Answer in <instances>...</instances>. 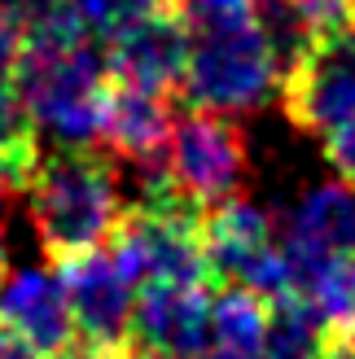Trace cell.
I'll return each mask as SVG.
<instances>
[{"instance_id":"1","label":"cell","mask_w":355,"mask_h":359,"mask_svg":"<svg viewBox=\"0 0 355 359\" xmlns=\"http://www.w3.org/2000/svg\"><path fill=\"white\" fill-rule=\"evenodd\" d=\"M27 210L53 267L114 241L123 224V158L105 145H66L44 154L27 180Z\"/></svg>"},{"instance_id":"2","label":"cell","mask_w":355,"mask_h":359,"mask_svg":"<svg viewBox=\"0 0 355 359\" xmlns=\"http://www.w3.org/2000/svg\"><path fill=\"white\" fill-rule=\"evenodd\" d=\"M13 83L40 132L66 145H101L105 101H110V62L97 40L27 44L13 62Z\"/></svg>"},{"instance_id":"3","label":"cell","mask_w":355,"mask_h":359,"mask_svg":"<svg viewBox=\"0 0 355 359\" xmlns=\"http://www.w3.org/2000/svg\"><path fill=\"white\" fill-rule=\"evenodd\" d=\"M189 27H193V44L180 83L185 101L193 110H215L233 118L259 110L286 75L259 18L237 13V18H210V22H189Z\"/></svg>"},{"instance_id":"4","label":"cell","mask_w":355,"mask_h":359,"mask_svg":"<svg viewBox=\"0 0 355 359\" xmlns=\"http://www.w3.org/2000/svg\"><path fill=\"white\" fill-rule=\"evenodd\" d=\"M206 255L220 290H250L263 302L298 294L286 259V228L272 210L246 197H228L206 210Z\"/></svg>"},{"instance_id":"5","label":"cell","mask_w":355,"mask_h":359,"mask_svg":"<svg viewBox=\"0 0 355 359\" xmlns=\"http://www.w3.org/2000/svg\"><path fill=\"white\" fill-rule=\"evenodd\" d=\"M110 250L123 259L140 290L145 285H215L202 206H128Z\"/></svg>"},{"instance_id":"6","label":"cell","mask_w":355,"mask_h":359,"mask_svg":"<svg viewBox=\"0 0 355 359\" xmlns=\"http://www.w3.org/2000/svg\"><path fill=\"white\" fill-rule=\"evenodd\" d=\"M163 167L175 180L189 202L202 210L237 197L246 167H250V145H246V128L233 114L215 110H189L175 118Z\"/></svg>"},{"instance_id":"7","label":"cell","mask_w":355,"mask_h":359,"mask_svg":"<svg viewBox=\"0 0 355 359\" xmlns=\"http://www.w3.org/2000/svg\"><path fill=\"white\" fill-rule=\"evenodd\" d=\"M58 276L66 285L79 342L101 359L128 355L140 285L132 280L128 267H123V259L110 245H101V250H88L79 259L58 263Z\"/></svg>"},{"instance_id":"8","label":"cell","mask_w":355,"mask_h":359,"mask_svg":"<svg viewBox=\"0 0 355 359\" xmlns=\"http://www.w3.org/2000/svg\"><path fill=\"white\" fill-rule=\"evenodd\" d=\"M281 110L298 132L321 140L355 118V27L321 35L281 75Z\"/></svg>"},{"instance_id":"9","label":"cell","mask_w":355,"mask_h":359,"mask_svg":"<svg viewBox=\"0 0 355 359\" xmlns=\"http://www.w3.org/2000/svg\"><path fill=\"white\" fill-rule=\"evenodd\" d=\"M215 285H145L136 298L132 351L149 359H206Z\"/></svg>"},{"instance_id":"10","label":"cell","mask_w":355,"mask_h":359,"mask_svg":"<svg viewBox=\"0 0 355 359\" xmlns=\"http://www.w3.org/2000/svg\"><path fill=\"white\" fill-rule=\"evenodd\" d=\"M189 44L193 27L180 9L154 13L145 22L128 27L105 44V62H110V79L128 88H145V93H175L185 83L189 66Z\"/></svg>"},{"instance_id":"11","label":"cell","mask_w":355,"mask_h":359,"mask_svg":"<svg viewBox=\"0 0 355 359\" xmlns=\"http://www.w3.org/2000/svg\"><path fill=\"white\" fill-rule=\"evenodd\" d=\"M281 228H286V259L294 272V290H303V280L316 267L355 255V184H347V180L316 184Z\"/></svg>"},{"instance_id":"12","label":"cell","mask_w":355,"mask_h":359,"mask_svg":"<svg viewBox=\"0 0 355 359\" xmlns=\"http://www.w3.org/2000/svg\"><path fill=\"white\" fill-rule=\"evenodd\" d=\"M0 325L13 329L44 359H58L70 346H79L75 316H70V298L58 267L53 272L31 267V272H18L0 285Z\"/></svg>"},{"instance_id":"13","label":"cell","mask_w":355,"mask_h":359,"mask_svg":"<svg viewBox=\"0 0 355 359\" xmlns=\"http://www.w3.org/2000/svg\"><path fill=\"white\" fill-rule=\"evenodd\" d=\"M175 128L171 97L167 93H145L110 79V101H105V128L101 145L119 154L123 163H149L167 154V140Z\"/></svg>"},{"instance_id":"14","label":"cell","mask_w":355,"mask_h":359,"mask_svg":"<svg viewBox=\"0 0 355 359\" xmlns=\"http://www.w3.org/2000/svg\"><path fill=\"white\" fill-rule=\"evenodd\" d=\"M268 337V302L250 290H224L210 311L206 359H263Z\"/></svg>"},{"instance_id":"15","label":"cell","mask_w":355,"mask_h":359,"mask_svg":"<svg viewBox=\"0 0 355 359\" xmlns=\"http://www.w3.org/2000/svg\"><path fill=\"white\" fill-rule=\"evenodd\" d=\"M333 333L325 316L312 307L303 294H286L268 302V337H263V359H325Z\"/></svg>"},{"instance_id":"16","label":"cell","mask_w":355,"mask_h":359,"mask_svg":"<svg viewBox=\"0 0 355 359\" xmlns=\"http://www.w3.org/2000/svg\"><path fill=\"white\" fill-rule=\"evenodd\" d=\"M40 128L35 118L27 114L22 105V93L13 83V70H0V175L22 193L31 171L40 167Z\"/></svg>"},{"instance_id":"17","label":"cell","mask_w":355,"mask_h":359,"mask_svg":"<svg viewBox=\"0 0 355 359\" xmlns=\"http://www.w3.org/2000/svg\"><path fill=\"white\" fill-rule=\"evenodd\" d=\"M298 294L325 316V325H329L333 337H351L355 342V255L316 267Z\"/></svg>"},{"instance_id":"18","label":"cell","mask_w":355,"mask_h":359,"mask_svg":"<svg viewBox=\"0 0 355 359\" xmlns=\"http://www.w3.org/2000/svg\"><path fill=\"white\" fill-rule=\"evenodd\" d=\"M66 5H70V13L83 22V31L93 35V40L110 44L114 35H123L136 22H145V18L180 9V0H66Z\"/></svg>"},{"instance_id":"19","label":"cell","mask_w":355,"mask_h":359,"mask_svg":"<svg viewBox=\"0 0 355 359\" xmlns=\"http://www.w3.org/2000/svg\"><path fill=\"white\" fill-rule=\"evenodd\" d=\"M325 158H329V167L338 171V180L355 184V118L342 123L333 136H325Z\"/></svg>"},{"instance_id":"20","label":"cell","mask_w":355,"mask_h":359,"mask_svg":"<svg viewBox=\"0 0 355 359\" xmlns=\"http://www.w3.org/2000/svg\"><path fill=\"white\" fill-rule=\"evenodd\" d=\"M180 13L189 18V22H210V18L255 13V0H180Z\"/></svg>"},{"instance_id":"21","label":"cell","mask_w":355,"mask_h":359,"mask_svg":"<svg viewBox=\"0 0 355 359\" xmlns=\"http://www.w3.org/2000/svg\"><path fill=\"white\" fill-rule=\"evenodd\" d=\"M18 53H22V35H18L13 18H9V5L0 0V70H13Z\"/></svg>"},{"instance_id":"22","label":"cell","mask_w":355,"mask_h":359,"mask_svg":"<svg viewBox=\"0 0 355 359\" xmlns=\"http://www.w3.org/2000/svg\"><path fill=\"white\" fill-rule=\"evenodd\" d=\"M0 359H44V355L35 351V346H27V342H22V337H18L13 329L0 325Z\"/></svg>"},{"instance_id":"23","label":"cell","mask_w":355,"mask_h":359,"mask_svg":"<svg viewBox=\"0 0 355 359\" xmlns=\"http://www.w3.org/2000/svg\"><path fill=\"white\" fill-rule=\"evenodd\" d=\"M9 276H5V219H0V285H5Z\"/></svg>"},{"instance_id":"24","label":"cell","mask_w":355,"mask_h":359,"mask_svg":"<svg viewBox=\"0 0 355 359\" xmlns=\"http://www.w3.org/2000/svg\"><path fill=\"white\" fill-rule=\"evenodd\" d=\"M119 359H149V355H140V351H128V355H119Z\"/></svg>"}]
</instances>
